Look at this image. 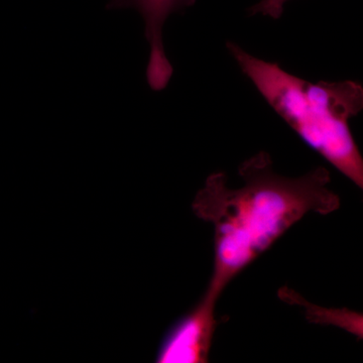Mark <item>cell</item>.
I'll return each instance as SVG.
<instances>
[{"label":"cell","instance_id":"2","mask_svg":"<svg viewBox=\"0 0 363 363\" xmlns=\"http://www.w3.org/2000/svg\"><path fill=\"white\" fill-rule=\"evenodd\" d=\"M226 47L241 72L303 142L362 189L363 159L350 125L363 108L362 85L309 82L233 42Z\"/></svg>","mask_w":363,"mask_h":363},{"label":"cell","instance_id":"6","mask_svg":"<svg viewBox=\"0 0 363 363\" xmlns=\"http://www.w3.org/2000/svg\"><path fill=\"white\" fill-rule=\"evenodd\" d=\"M290 0H260L257 4L248 9L252 16L262 14L264 16L279 20L285 11L286 2Z\"/></svg>","mask_w":363,"mask_h":363},{"label":"cell","instance_id":"3","mask_svg":"<svg viewBox=\"0 0 363 363\" xmlns=\"http://www.w3.org/2000/svg\"><path fill=\"white\" fill-rule=\"evenodd\" d=\"M217 300L204 295L194 309L169 330L162 341L157 362L160 363L208 362L213 342Z\"/></svg>","mask_w":363,"mask_h":363},{"label":"cell","instance_id":"5","mask_svg":"<svg viewBox=\"0 0 363 363\" xmlns=\"http://www.w3.org/2000/svg\"><path fill=\"white\" fill-rule=\"evenodd\" d=\"M281 300L303 307L306 318L312 323L335 325L339 328L350 332L358 338H362V315L347 309H326L310 304L295 291L283 288L279 291Z\"/></svg>","mask_w":363,"mask_h":363},{"label":"cell","instance_id":"4","mask_svg":"<svg viewBox=\"0 0 363 363\" xmlns=\"http://www.w3.org/2000/svg\"><path fill=\"white\" fill-rule=\"evenodd\" d=\"M196 0H109L107 9H135L145 23V35L150 45L147 67V84L154 91H162L168 86L174 69L164 47L162 30L171 14L194 6Z\"/></svg>","mask_w":363,"mask_h":363},{"label":"cell","instance_id":"1","mask_svg":"<svg viewBox=\"0 0 363 363\" xmlns=\"http://www.w3.org/2000/svg\"><path fill=\"white\" fill-rule=\"evenodd\" d=\"M241 183L229 186L214 173L196 194L192 209L214 227V267L205 295L218 300L245 267L309 213L330 214L340 207L323 167L298 178L279 175L272 157L259 152L238 168Z\"/></svg>","mask_w":363,"mask_h":363}]
</instances>
